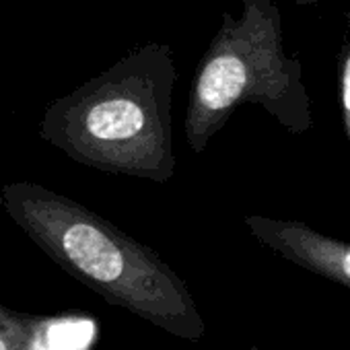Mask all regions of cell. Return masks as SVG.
I'll list each match as a JSON object with an SVG mask.
<instances>
[{
  "instance_id": "cell-1",
  "label": "cell",
  "mask_w": 350,
  "mask_h": 350,
  "mask_svg": "<svg viewBox=\"0 0 350 350\" xmlns=\"http://www.w3.org/2000/svg\"><path fill=\"white\" fill-rule=\"evenodd\" d=\"M13 223L68 276L113 307L190 342L206 336L188 282L152 247L42 184L13 182L0 192Z\"/></svg>"
},
{
  "instance_id": "cell-2",
  "label": "cell",
  "mask_w": 350,
  "mask_h": 350,
  "mask_svg": "<svg viewBox=\"0 0 350 350\" xmlns=\"http://www.w3.org/2000/svg\"><path fill=\"white\" fill-rule=\"evenodd\" d=\"M175 81L171 48L144 44L54 99L42 116L40 138L79 165L167 184L175 175Z\"/></svg>"
},
{
  "instance_id": "cell-3",
  "label": "cell",
  "mask_w": 350,
  "mask_h": 350,
  "mask_svg": "<svg viewBox=\"0 0 350 350\" xmlns=\"http://www.w3.org/2000/svg\"><path fill=\"white\" fill-rule=\"evenodd\" d=\"M245 103L260 105L291 134L313 128L303 64L284 50L282 17L272 0H243L239 17L223 13L190 85L184 120L188 146L206 150Z\"/></svg>"
},
{
  "instance_id": "cell-4",
  "label": "cell",
  "mask_w": 350,
  "mask_h": 350,
  "mask_svg": "<svg viewBox=\"0 0 350 350\" xmlns=\"http://www.w3.org/2000/svg\"><path fill=\"white\" fill-rule=\"evenodd\" d=\"M250 233L284 260L334 280L350 291V243L311 229L301 221L252 215L243 219Z\"/></svg>"
},
{
  "instance_id": "cell-5",
  "label": "cell",
  "mask_w": 350,
  "mask_h": 350,
  "mask_svg": "<svg viewBox=\"0 0 350 350\" xmlns=\"http://www.w3.org/2000/svg\"><path fill=\"white\" fill-rule=\"evenodd\" d=\"M42 317H29L0 305V350H29Z\"/></svg>"
},
{
  "instance_id": "cell-6",
  "label": "cell",
  "mask_w": 350,
  "mask_h": 350,
  "mask_svg": "<svg viewBox=\"0 0 350 350\" xmlns=\"http://www.w3.org/2000/svg\"><path fill=\"white\" fill-rule=\"evenodd\" d=\"M338 103L342 116V130L350 142V36L344 40L338 54Z\"/></svg>"
},
{
  "instance_id": "cell-7",
  "label": "cell",
  "mask_w": 350,
  "mask_h": 350,
  "mask_svg": "<svg viewBox=\"0 0 350 350\" xmlns=\"http://www.w3.org/2000/svg\"><path fill=\"white\" fill-rule=\"evenodd\" d=\"M291 3H295V5H299V7H311V5L317 3V0H291Z\"/></svg>"
},
{
  "instance_id": "cell-8",
  "label": "cell",
  "mask_w": 350,
  "mask_h": 350,
  "mask_svg": "<svg viewBox=\"0 0 350 350\" xmlns=\"http://www.w3.org/2000/svg\"><path fill=\"white\" fill-rule=\"evenodd\" d=\"M247 350H262V348H260V346H250Z\"/></svg>"
},
{
  "instance_id": "cell-9",
  "label": "cell",
  "mask_w": 350,
  "mask_h": 350,
  "mask_svg": "<svg viewBox=\"0 0 350 350\" xmlns=\"http://www.w3.org/2000/svg\"><path fill=\"white\" fill-rule=\"evenodd\" d=\"M140 350H154V348H140Z\"/></svg>"
}]
</instances>
